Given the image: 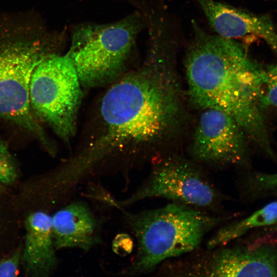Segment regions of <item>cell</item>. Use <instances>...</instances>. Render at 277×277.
Listing matches in <instances>:
<instances>
[{"mask_svg": "<svg viewBox=\"0 0 277 277\" xmlns=\"http://www.w3.org/2000/svg\"><path fill=\"white\" fill-rule=\"evenodd\" d=\"M264 103L267 109L277 110V62L264 68Z\"/></svg>", "mask_w": 277, "mask_h": 277, "instance_id": "obj_15", "label": "cell"}, {"mask_svg": "<svg viewBox=\"0 0 277 277\" xmlns=\"http://www.w3.org/2000/svg\"><path fill=\"white\" fill-rule=\"evenodd\" d=\"M203 110L193 137L192 160L220 168L247 164V136L238 123L222 111Z\"/></svg>", "mask_w": 277, "mask_h": 277, "instance_id": "obj_8", "label": "cell"}, {"mask_svg": "<svg viewBox=\"0 0 277 277\" xmlns=\"http://www.w3.org/2000/svg\"><path fill=\"white\" fill-rule=\"evenodd\" d=\"M176 74L167 65L147 60L115 81L103 96L93 135L65 167L78 181L105 161L131 160L176 127L181 115Z\"/></svg>", "mask_w": 277, "mask_h": 277, "instance_id": "obj_1", "label": "cell"}, {"mask_svg": "<svg viewBox=\"0 0 277 277\" xmlns=\"http://www.w3.org/2000/svg\"><path fill=\"white\" fill-rule=\"evenodd\" d=\"M200 164L179 157L161 160L148 177L128 199L115 202L117 207L150 198H162L217 214L228 213L230 200L213 182Z\"/></svg>", "mask_w": 277, "mask_h": 277, "instance_id": "obj_6", "label": "cell"}, {"mask_svg": "<svg viewBox=\"0 0 277 277\" xmlns=\"http://www.w3.org/2000/svg\"><path fill=\"white\" fill-rule=\"evenodd\" d=\"M133 243L131 237L126 233L116 235L112 242V249L114 253L120 255L129 254L133 249Z\"/></svg>", "mask_w": 277, "mask_h": 277, "instance_id": "obj_17", "label": "cell"}, {"mask_svg": "<svg viewBox=\"0 0 277 277\" xmlns=\"http://www.w3.org/2000/svg\"><path fill=\"white\" fill-rule=\"evenodd\" d=\"M26 236L21 265L27 276H48L56 268L52 216L43 211L29 215L25 220Z\"/></svg>", "mask_w": 277, "mask_h": 277, "instance_id": "obj_11", "label": "cell"}, {"mask_svg": "<svg viewBox=\"0 0 277 277\" xmlns=\"http://www.w3.org/2000/svg\"><path fill=\"white\" fill-rule=\"evenodd\" d=\"M16 167L7 143L0 141V183L10 185L17 177Z\"/></svg>", "mask_w": 277, "mask_h": 277, "instance_id": "obj_14", "label": "cell"}, {"mask_svg": "<svg viewBox=\"0 0 277 277\" xmlns=\"http://www.w3.org/2000/svg\"><path fill=\"white\" fill-rule=\"evenodd\" d=\"M100 228L98 220L86 204L72 202L52 216L55 249L75 248L88 251L101 242Z\"/></svg>", "mask_w": 277, "mask_h": 277, "instance_id": "obj_10", "label": "cell"}, {"mask_svg": "<svg viewBox=\"0 0 277 277\" xmlns=\"http://www.w3.org/2000/svg\"><path fill=\"white\" fill-rule=\"evenodd\" d=\"M277 223V200L266 204L250 215L240 220H229L216 228L205 248L210 249L229 244L255 228Z\"/></svg>", "mask_w": 277, "mask_h": 277, "instance_id": "obj_12", "label": "cell"}, {"mask_svg": "<svg viewBox=\"0 0 277 277\" xmlns=\"http://www.w3.org/2000/svg\"><path fill=\"white\" fill-rule=\"evenodd\" d=\"M236 214H217L171 202L163 207L124 213L138 248L124 273L137 275L155 271L162 263L201 247L205 236Z\"/></svg>", "mask_w": 277, "mask_h": 277, "instance_id": "obj_3", "label": "cell"}, {"mask_svg": "<svg viewBox=\"0 0 277 277\" xmlns=\"http://www.w3.org/2000/svg\"><path fill=\"white\" fill-rule=\"evenodd\" d=\"M195 1L215 34L232 39L257 36L277 53V30L268 16L215 0Z\"/></svg>", "mask_w": 277, "mask_h": 277, "instance_id": "obj_9", "label": "cell"}, {"mask_svg": "<svg viewBox=\"0 0 277 277\" xmlns=\"http://www.w3.org/2000/svg\"><path fill=\"white\" fill-rule=\"evenodd\" d=\"M142 26L136 15L108 24H84L75 28L68 56L82 86L103 85L118 76Z\"/></svg>", "mask_w": 277, "mask_h": 277, "instance_id": "obj_4", "label": "cell"}, {"mask_svg": "<svg viewBox=\"0 0 277 277\" xmlns=\"http://www.w3.org/2000/svg\"><path fill=\"white\" fill-rule=\"evenodd\" d=\"M1 186V184H0V187Z\"/></svg>", "mask_w": 277, "mask_h": 277, "instance_id": "obj_18", "label": "cell"}, {"mask_svg": "<svg viewBox=\"0 0 277 277\" xmlns=\"http://www.w3.org/2000/svg\"><path fill=\"white\" fill-rule=\"evenodd\" d=\"M22 249L18 248L10 256L0 261V276H16L21 265Z\"/></svg>", "mask_w": 277, "mask_h": 277, "instance_id": "obj_16", "label": "cell"}, {"mask_svg": "<svg viewBox=\"0 0 277 277\" xmlns=\"http://www.w3.org/2000/svg\"><path fill=\"white\" fill-rule=\"evenodd\" d=\"M82 86L68 55H50L31 75L29 99L34 115L65 141L75 133Z\"/></svg>", "mask_w": 277, "mask_h": 277, "instance_id": "obj_5", "label": "cell"}, {"mask_svg": "<svg viewBox=\"0 0 277 277\" xmlns=\"http://www.w3.org/2000/svg\"><path fill=\"white\" fill-rule=\"evenodd\" d=\"M186 50L187 94L202 110L224 112L267 155H274L264 103V68L236 39L211 34L192 21Z\"/></svg>", "mask_w": 277, "mask_h": 277, "instance_id": "obj_2", "label": "cell"}, {"mask_svg": "<svg viewBox=\"0 0 277 277\" xmlns=\"http://www.w3.org/2000/svg\"><path fill=\"white\" fill-rule=\"evenodd\" d=\"M38 39L0 41V117L33 134L45 145L50 144L30 103L29 85L36 67L53 53Z\"/></svg>", "mask_w": 277, "mask_h": 277, "instance_id": "obj_7", "label": "cell"}, {"mask_svg": "<svg viewBox=\"0 0 277 277\" xmlns=\"http://www.w3.org/2000/svg\"><path fill=\"white\" fill-rule=\"evenodd\" d=\"M235 184L241 198L249 202L277 191V173H248L238 179Z\"/></svg>", "mask_w": 277, "mask_h": 277, "instance_id": "obj_13", "label": "cell"}]
</instances>
